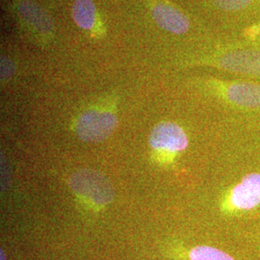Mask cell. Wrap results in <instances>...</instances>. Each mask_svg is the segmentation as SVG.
Masks as SVG:
<instances>
[{"label":"cell","instance_id":"cell-7","mask_svg":"<svg viewBox=\"0 0 260 260\" xmlns=\"http://www.w3.org/2000/svg\"><path fill=\"white\" fill-rule=\"evenodd\" d=\"M226 98L230 102L243 107L260 108V85L233 83L226 88Z\"/></svg>","mask_w":260,"mask_h":260},{"label":"cell","instance_id":"cell-1","mask_svg":"<svg viewBox=\"0 0 260 260\" xmlns=\"http://www.w3.org/2000/svg\"><path fill=\"white\" fill-rule=\"evenodd\" d=\"M117 123V117L110 112L90 110L78 119L76 132L83 141H102L111 134Z\"/></svg>","mask_w":260,"mask_h":260},{"label":"cell","instance_id":"cell-3","mask_svg":"<svg viewBox=\"0 0 260 260\" xmlns=\"http://www.w3.org/2000/svg\"><path fill=\"white\" fill-rule=\"evenodd\" d=\"M152 18L159 27L170 33L181 35L190 28V21L185 15L166 2H157L151 9Z\"/></svg>","mask_w":260,"mask_h":260},{"label":"cell","instance_id":"cell-5","mask_svg":"<svg viewBox=\"0 0 260 260\" xmlns=\"http://www.w3.org/2000/svg\"><path fill=\"white\" fill-rule=\"evenodd\" d=\"M232 203L235 207L245 210L259 205L260 174H251L235 186L232 194Z\"/></svg>","mask_w":260,"mask_h":260},{"label":"cell","instance_id":"cell-6","mask_svg":"<svg viewBox=\"0 0 260 260\" xmlns=\"http://www.w3.org/2000/svg\"><path fill=\"white\" fill-rule=\"evenodd\" d=\"M73 177L83 183L90 185V187L78 186V187H74L73 189L75 192L82 194L88 199L92 200L94 203L103 205V204L109 203L113 199V190L108 183L95 187V184H98L103 179V177L98 173L80 172V173H77Z\"/></svg>","mask_w":260,"mask_h":260},{"label":"cell","instance_id":"cell-4","mask_svg":"<svg viewBox=\"0 0 260 260\" xmlns=\"http://www.w3.org/2000/svg\"><path fill=\"white\" fill-rule=\"evenodd\" d=\"M218 65L232 72L260 75V51L238 50L230 52L218 59Z\"/></svg>","mask_w":260,"mask_h":260},{"label":"cell","instance_id":"cell-9","mask_svg":"<svg viewBox=\"0 0 260 260\" xmlns=\"http://www.w3.org/2000/svg\"><path fill=\"white\" fill-rule=\"evenodd\" d=\"M19 10L22 14L21 16L24 18V19L29 20L33 26L41 29V31H43L42 29H45L47 32H49L50 29L52 28L51 23H49V19L44 15V12L42 10H39L36 17L34 16L36 5H34L33 3L25 1L20 5Z\"/></svg>","mask_w":260,"mask_h":260},{"label":"cell","instance_id":"cell-11","mask_svg":"<svg viewBox=\"0 0 260 260\" xmlns=\"http://www.w3.org/2000/svg\"><path fill=\"white\" fill-rule=\"evenodd\" d=\"M251 0H215V4L224 11H238L251 4Z\"/></svg>","mask_w":260,"mask_h":260},{"label":"cell","instance_id":"cell-8","mask_svg":"<svg viewBox=\"0 0 260 260\" xmlns=\"http://www.w3.org/2000/svg\"><path fill=\"white\" fill-rule=\"evenodd\" d=\"M72 14L78 27L83 30L93 29L96 17V9L93 0H75Z\"/></svg>","mask_w":260,"mask_h":260},{"label":"cell","instance_id":"cell-10","mask_svg":"<svg viewBox=\"0 0 260 260\" xmlns=\"http://www.w3.org/2000/svg\"><path fill=\"white\" fill-rule=\"evenodd\" d=\"M191 260H234L224 251L208 246H199L190 251Z\"/></svg>","mask_w":260,"mask_h":260},{"label":"cell","instance_id":"cell-12","mask_svg":"<svg viewBox=\"0 0 260 260\" xmlns=\"http://www.w3.org/2000/svg\"><path fill=\"white\" fill-rule=\"evenodd\" d=\"M14 73V66L8 58H1V77L2 79H7Z\"/></svg>","mask_w":260,"mask_h":260},{"label":"cell","instance_id":"cell-2","mask_svg":"<svg viewBox=\"0 0 260 260\" xmlns=\"http://www.w3.org/2000/svg\"><path fill=\"white\" fill-rule=\"evenodd\" d=\"M149 144L153 149L177 152L185 149L188 141L184 131L177 124L161 122L150 132Z\"/></svg>","mask_w":260,"mask_h":260}]
</instances>
